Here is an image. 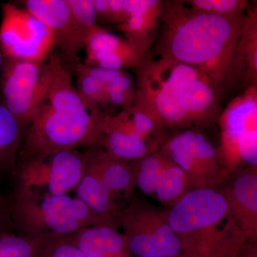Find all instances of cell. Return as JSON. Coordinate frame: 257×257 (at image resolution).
I'll list each match as a JSON object with an SVG mask.
<instances>
[{
    "mask_svg": "<svg viewBox=\"0 0 257 257\" xmlns=\"http://www.w3.org/2000/svg\"><path fill=\"white\" fill-rule=\"evenodd\" d=\"M184 3L164 2L157 54L197 67L222 88L245 72L238 47L246 17L199 13Z\"/></svg>",
    "mask_w": 257,
    "mask_h": 257,
    "instance_id": "1",
    "label": "cell"
},
{
    "mask_svg": "<svg viewBox=\"0 0 257 257\" xmlns=\"http://www.w3.org/2000/svg\"><path fill=\"white\" fill-rule=\"evenodd\" d=\"M106 113L84 104L60 56L42 63L35 110L26 127L25 160L79 147H97Z\"/></svg>",
    "mask_w": 257,
    "mask_h": 257,
    "instance_id": "2",
    "label": "cell"
},
{
    "mask_svg": "<svg viewBox=\"0 0 257 257\" xmlns=\"http://www.w3.org/2000/svg\"><path fill=\"white\" fill-rule=\"evenodd\" d=\"M136 72L135 104L150 111L164 127L206 126L219 116L222 88L197 67L149 59Z\"/></svg>",
    "mask_w": 257,
    "mask_h": 257,
    "instance_id": "3",
    "label": "cell"
},
{
    "mask_svg": "<svg viewBox=\"0 0 257 257\" xmlns=\"http://www.w3.org/2000/svg\"><path fill=\"white\" fill-rule=\"evenodd\" d=\"M167 212L183 257H236L248 241L219 189H192Z\"/></svg>",
    "mask_w": 257,
    "mask_h": 257,
    "instance_id": "4",
    "label": "cell"
},
{
    "mask_svg": "<svg viewBox=\"0 0 257 257\" xmlns=\"http://www.w3.org/2000/svg\"><path fill=\"white\" fill-rule=\"evenodd\" d=\"M11 211L14 226L20 229V234L33 237L57 239L89 226H111L80 199L68 194L15 197Z\"/></svg>",
    "mask_w": 257,
    "mask_h": 257,
    "instance_id": "5",
    "label": "cell"
},
{
    "mask_svg": "<svg viewBox=\"0 0 257 257\" xmlns=\"http://www.w3.org/2000/svg\"><path fill=\"white\" fill-rule=\"evenodd\" d=\"M91 155L67 150L25 160L17 172L15 197H55L75 190Z\"/></svg>",
    "mask_w": 257,
    "mask_h": 257,
    "instance_id": "6",
    "label": "cell"
},
{
    "mask_svg": "<svg viewBox=\"0 0 257 257\" xmlns=\"http://www.w3.org/2000/svg\"><path fill=\"white\" fill-rule=\"evenodd\" d=\"M160 147L159 151L183 171L192 189H219L231 174L214 145L197 130L175 134Z\"/></svg>",
    "mask_w": 257,
    "mask_h": 257,
    "instance_id": "7",
    "label": "cell"
},
{
    "mask_svg": "<svg viewBox=\"0 0 257 257\" xmlns=\"http://www.w3.org/2000/svg\"><path fill=\"white\" fill-rule=\"evenodd\" d=\"M118 222L124 231L130 254L137 257H179L182 248L171 227L167 211L133 200L119 211Z\"/></svg>",
    "mask_w": 257,
    "mask_h": 257,
    "instance_id": "8",
    "label": "cell"
},
{
    "mask_svg": "<svg viewBox=\"0 0 257 257\" xmlns=\"http://www.w3.org/2000/svg\"><path fill=\"white\" fill-rule=\"evenodd\" d=\"M0 51L3 59L43 63L56 45L53 33L35 15L15 3L2 5Z\"/></svg>",
    "mask_w": 257,
    "mask_h": 257,
    "instance_id": "9",
    "label": "cell"
},
{
    "mask_svg": "<svg viewBox=\"0 0 257 257\" xmlns=\"http://www.w3.org/2000/svg\"><path fill=\"white\" fill-rule=\"evenodd\" d=\"M42 69V63L3 59L0 95L23 128L28 126L33 116Z\"/></svg>",
    "mask_w": 257,
    "mask_h": 257,
    "instance_id": "10",
    "label": "cell"
},
{
    "mask_svg": "<svg viewBox=\"0 0 257 257\" xmlns=\"http://www.w3.org/2000/svg\"><path fill=\"white\" fill-rule=\"evenodd\" d=\"M136 187L172 207L192 189L183 171L158 150L133 162Z\"/></svg>",
    "mask_w": 257,
    "mask_h": 257,
    "instance_id": "11",
    "label": "cell"
},
{
    "mask_svg": "<svg viewBox=\"0 0 257 257\" xmlns=\"http://www.w3.org/2000/svg\"><path fill=\"white\" fill-rule=\"evenodd\" d=\"M20 3L50 29L66 60L74 67L84 49L87 35L79 28L66 0H27Z\"/></svg>",
    "mask_w": 257,
    "mask_h": 257,
    "instance_id": "12",
    "label": "cell"
},
{
    "mask_svg": "<svg viewBox=\"0 0 257 257\" xmlns=\"http://www.w3.org/2000/svg\"><path fill=\"white\" fill-rule=\"evenodd\" d=\"M96 147L111 160L133 162L157 151L160 146L140 135L122 110L116 115L106 114Z\"/></svg>",
    "mask_w": 257,
    "mask_h": 257,
    "instance_id": "13",
    "label": "cell"
},
{
    "mask_svg": "<svg viewBox=\"0 0 257 257\" xmlns=\"http://www.w3.org/2000/svg\"><path fill=\"white\" fill-rule=\"evenodd\" d=\"M246 241L257 238L256 167L236 170L219 189Z\"/></svg>",
    "mask_w": 257,
    "mask_h": 257,
    "instance_id": "14",
    "label": "cell"
},
{
    "mask_svg": "<svg viewBox=\"0 0 257 257\" xmlns=\"http://www.w3.org/2000/svg\"><path fill=\"white\" fill-rule=\"evenodd\" d=\"M84 49V64L91 67L116 70L136 69L150 59L149 55L135 48L126 39L121 38L99 25L88 35Z\"/></svg>",
    "mask_w": 257,
    "mask_h": 257,
    "instance_id": "15",
    "label": "cell"
},
{
    "mask_svg": "<svg viewBox=\"0 0 257 257\" xmlns=\"http://www.w3.org/2000/svg\"><path fill=\"white\" fill-rule=\"evenodd\" d=\"M163 5L159 0H124V20L119 30L128 43L147 55L156 39Z\"/></svg>",
    "mask_w": 257,
    "mask_h": 257,
    "instance_id": "16",
    "label": "cell"
},
{
    "mask_svg": "<svg viewBox=\"0 0 257 257\" xmlns=\"http://www.w3.org/2000/svg\"><path fill=\"white\" fill-rule=\"evenodd\" d=\"M256 85H251L246 94L233 101L222 115L225 162L229 170L238 161L236 145L240 136L256 128Z\"/></svg>",
    "mask_w": 257,
    "mask_h": 257,
    "instance_id": "17",
    "label": "cell"
},
{
    "mask_svg": "<svg viewBox=\"0 0 257 257\" xmlns=\"http://www.w3.org/2000/svg\"><path fill=\"white\" fill-rule=\"evenodd\" d=\"M85 257H130L124 235L106 225L89 226L67 236Z\"/></svg>",
    "mask_w": 257,
    "mask_h": 257,
    "instance_id": "18",
    "label": "cell"
},
{
    "mask_svg": "<svg viewBox=\"0 0 257 257\" xmlns=\"http://www.w3.org/2000/svg\"><path fill=\"white\" fill-rule=\"evenodd\" d=\"M75 191L76 197L84 202L94 214L116 229V224H119L118 217L120 210L114 197L103 183L91 162L90 158L85 172Z\"/></svg>",
    "mask_w": 257,
    "mask_h": 257,
    "instance_id": "19",
    "label": "cell"
},
{
    "mask_svg": "<svg viewBox=\"0 0 257 257\" xmlns=\"http://www.w3.org/2000/svg\"><path fill=\"white\" fill-rule=\"evenodd\" d=\"M90 161L115 199L133 192L136 187V173L133 162L111 160L99 151L92 152Z\"/></svg>",
    "mask_w": 257,
    "mask_h": 257,
    "instance_id": "20",
    "label": "cell"
},
{
    "mask_svg": "<svg viewBox=\"0 0 257 257\" xmlns=\"http://www.w3.org/2000/svg\"><path fill=\"white\" fill-rule=\"evenodd\" d=\"M24 128L5 106L0 95V175L16 170Z\"/></svg>",
    "mask_w": 257,
    "mask_h": 257,
    "instance_id": "21",
    "label": "cell"
},
{
    "mask_svg": "<svg viewBox=\"0 0 257 257\" xmlns=\"http://www.w3.org/2000/svg\"><path fill=\"white\" fill-rule=\"evenodd\" d=\"M256 10L246 17L238 47L240 57L244 65L245 72L251 85H256L257 79V25Z\"/></svg>",
    "mask_w": 257,
    "mask_h": 257,
    "instance_id": "22",
    "label": "cell"
},
{
    "mask_svg": "<svg viewBox=\"0 0 257 257\" xmlns=\"http://www.w3.org/2000/svg\"><path fill=\"white\" fill-rule=\"evenodd\" d=\"M50 241L21 234H4L0 236V257H37Z\"/></svg>",
    "mask_w": 257,
    "mask_h": 257,
    "instance_id": "23",
    "label": "cell"
},
{
    "mask_svg": "<svg viewBox=\"0 0 257 257\" xmlns=\"http://www.w3.org/2000/svg\"><path fill=\"white\" fill-rule=\"evenodd\" d=\"M74 70L77 75L76 89L82 100L89 107L102 111L109 105L103 84L88 73L82 62L77 64Z\"/></svg>",
    "mask_w": 257,
    "mask_h": 257,
    "instance_id": "24",
    "label": "cell"
},
{
    "mask_svg": "<svg viewBox=\"0 0 257 257\" xmlns=\"http://www.w3.org/2000/svg\"><path fill=\"white\" fill-rule=\"evenodd\" d=\"M104 89L109 105L119 106L124 110L135 103L137 84L133 77L125 70H120Z\"/></svg>",
    "mask_w": 257,
    "mask_h": 257,
    "instance_id": "25",
    "label": "cell"
},
{
    "mask_svg": "<svg viewBox=\"0 0 257 257\" xmlns=\"http://www.w3.org/2000/svg\"><path fill=\"white\" fill-rule=\"evenodd\" d=\"M184 3L194 11L229 19L243 16L246 5L242 0H192Z\"/></svg>",
    "mask_w": 257,
    "mask_h": 257,
    "instance_id": "26",
    "label": "cell"
},
{
    "mask_svg": "<svg viewBox=\"0 0 257 257\" xmlns=\"http://www.w3.org/2000/svg\"><path fill=\"white\" fill-rule=\"evenodd\" d=\"M74 20L87 35L97 26L94 0H66Z\"/></svg>",
    "mask_w": 257,
    "mask_h": 257,
    "instance_id": "27",
    "label": "cell"
},
{
    "mask_svg": "<svg viewBox=\"0 0 257 257\" xmlns=\"http://www.w3.org/2000/svg\"><path fill=\"white\" fill-rule=\"evenodd\" d=\"M37 257H85L67 237L51 240Z\"/></svg>",
    "mask_w": 257,
    "mask_h": 257,
    "instance_id": "28",
    "label": "cell"
},
{
    "mask_svg": "<svg viewBox=\"0 0 257 257\" xmlns=\"http://www.w3.org/2000/svg\"><path fill=\"white\" fill-rule=\"evenodd\" d=\"M257 130L251 128L240 136L236 145V155L243 162L256 167L257 165Z\"/></svg>",
    "mask_w": 257,
    "mask_h": 257,
    "instance_id": "29",
    "label": "cell"
},
{
    "mask_svg": "<svg viewBox=\"0 0 257 257\" xmlns=\"http://www.w3.org/2000/svg\"><path fill=\"white\" fill-rule=\"evenodd\" d=\"M15 227L12 216L11 207L0 194V236L12 233Z\"/></svg>",
    "mask_w": 257,
    "mask_h": 257,
    "instance_id": "30",
    "label": "cell"
},
{
    "mask_svg": "<svg viewBox=\"0 0 257 257\" xmlns=\"http://www.w3.org/2000/svg\"><path fill=\"white\" fill-rule=\"evenodd\" d=\"M111 23H122L125 17L124 0H109Z\"/></svg>",
    "mask_w": 257,
    "mask_h": 257,
    "instance_id": "31",
    "label": "cell"
},
{
    "mask_svg": "<svg viewBox=\"0 0 257 257\" xmlns=\"http://www.w3.org/2000/svg\"><path fill=\"white\" fill-rule=\"evenodd\" d=\"M96 20L101 23H111L109 0H94Z\"/></svg>",
    "mask_w": 257,
    "mask_h": 257,
    "instance_id": "32",
    "label": "cell"
},
{
    "mask_svg": "<svg viewBox=\"0 0 257 257\" xmlns=\"http://www.w3.org/2000/svg\"><path fill=\"white\" fill-rule=\"evenodd\" d=\"M236 257H257L256 242L247 241L245 243Z\"/></svg>",
    "mask_w": 257,
    "mask_h": 257,
    "instance_id": "33",
    "label": "cell"
},
{
    "mask_svg": "<svg viewBox=\"0 0 257 257\" xmlns=\"http://www.w3.org/2000/svg\"><path fill=\"white\" fill-rule=\"evenodd\" d=\"M3 55H2L1 51H0V72H1L2 66H3Z\"/></svg>",
    "mask_w": 257,
    "mask_h": 257,
    "instance_id": "34",
    "label": "cell"
},
{
    "mask_svg": "<svg viewBox=\"0 0 257 257\" xmlns=\"http://www.w3.org/2000/svg\"><path fill=\"white\" fill-rule=\"evenodd\" d=\"M179 257H183V256H179Z\"/></svg>",
    "mask_w": 257,
    "mask_h": 257,
    "instance_id": "35",
    "label": "cell"
}]
</instances>
